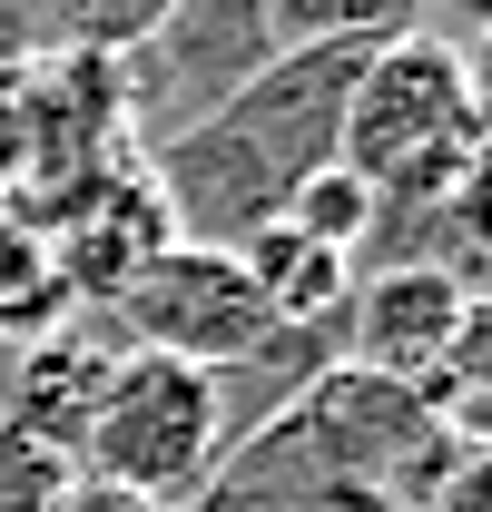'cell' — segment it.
<instances>
[{"label":"cell","instance_id":"1","mask_svg":"<svg viewBox=\"0 0 492 512\" xmlns=\"http://www.w3.org/2000/svg\"><path fill=\"white\" fill-rule=\"evenodd\" d=\"M355 40H306V50H266L237 89L187 119L158 148V207L187 247H246L256 227H276V207L306 188L315 168H335V119L355 89Z\"/></svg>","mask_w":492,"mask_h":512},{"label":"cell","instance_id":"2","mask_svg":"<svg viewBox=\"0 0 492 512\" xmlns=\"http://www.w3.org/2000/svg\"><path fill=\"white\" fill-rule=\"evenodd\" d=\"M335 168L374 207H453L463 188H483V89L463 40L443 30L374 40L335 119Z\"/></svg>","mask_w":492,"mask_h":512},{"label":"cell","instance_id":"3","mask_svg":"<svg viewBox=\"0 0 492 512\" xmlns=\"http://www.w3.org/2000/svg\"><path fill=\"white\" fill-rule=\"evenodd\" d=\"M227 394L217 375H197V365H168V355H119L109 365V394H99V414H89V434H79V473L89 483H119L138 503H197L207 493V473L227 463Z\"/></svg>","mask_w":492,"mask_h":512},{"label":"cell","instance_id":"4","mask_svg":"<svg viewBox=\"0 0 492 512\" xmlns=\"http://www.w3.org/2000/svg\"><path fill=\"white\" fill-rule=\"evenodd\" d=\"M128 335V355H168V365H197V375H227V365H256L286 325L266 316V286L246 276L237 247H168L128 276V296L109 306Z\"/></svg>","mask_w":492,"mask_h":512},{"label":"cell","instance_id":"5","mask_svg":"<svg viewBox=\"0 0 492 512\" xmlns=\"http://www.w3.org/2000/svg\"><path fill=\"white\" fill-rule=\"evenodd\" d=\"M345 335H355V375L424 394L433 375H453V355L483 335V286H463L443 256H404L374 266L345 296Z\"/></svg>","mask_w":492,"mask_h":512},{"label":"cell","instance_id":"6","mask_svg":"<svg viewBox=\"0 0 492 512\" xmlns=\"http://www.w3.org/2000/svg\"><path fill=\"white\" fill-rule=\"evenodd\" d=\"M168 237H178V227H168V207H158V188H148V178H99V188L69 207L60 247L40 256V266H50L60 286H79V296H109V306H119L128 276L168 247Z\"/></svg>","mask_w":492,"mask_h":512},{"label":"cell","instance_id":"7","mask_svg":"<svg viewBox=\"0 0 492 512\" xmlns=\"http://www.w3.org/2000/svg\"><path fill=\"white\" fill-rule=\"evenodd\" d=\"M109 345L99 335H40L30 355H20V375H10V434H30V444L50 453H79L89 434V414H99V394H109ZM79 473V463H69Z\"/></svg>","mask_w":492,"mask_h":512},{"label":"cell","instance_id":"8","mask_svg":"<svg viewBox=\"0 0 492 512\" xmlns=\"http://www.w3.org/2000/svg\"><path fill=\"white\" fill-rule=\"evenodd\" d=\"M266 10V40H286V50H306V40H404V30H424V0H256Z\"/></svg>","mask_w":492,"mask_h":512},{"label":"cell","instance_id":"9","mask_svg":"<svg viewBox=\"0 0 492 512\" xmlns=\"http://www.w3.org/2000/svg\"><path fill=\"white\" fill-rule=\"evenodd\" d=\"M178 0H50V40L69 60H99V69H128L158 30H168Z\"/></svg>","mask_w":492,"mask_h":512},{"label":"cell","instance_id":"10","mask_svg":"<svg viewBox=\"0 0 492 512\" xmlns=\"http://www.w3.org/2000/svg\"><path fill=\"white\" fill-rule=\"evenodd\" d=\"M374 217H384V207H374V197L355 188L345 168H315L306 188L276 207V227H296V237H315V247H335V256H355V247H365V227H374Z\"/></svg>","mask_w":492,"mask_h":512},{"label":"cell","instance_id":"11","mask_svg":"<svg viewBox=\"0 0 492 512\" xmlns=\"http://www.w3.org/2000/svg\"><path fill=\"white\" fill-rule=\"evenodd\" d=\"M69 493V453L30 444V434H10L0 424V512H50Z\"/></svg>","mask_w":492,"mask_h":512},{"label":"cell","instance_id":"12","mask_svg":"<svg viewBox=\"0 0 492 512\" xmlns=\"http://www.w3.org/2000/svg\"><path fill=\"white\" fill-rule=\"evenodd\" d=\"M20 276H40V247L0 217V316H20Z\"/></svg>","mask_w":492,"mask_h":512},{"label":"cell","instance_id":"13","mask_svg":"<svg viewBox=\"0 0 492 512\" xmlns=\"http://www.w3.org/2000/svg\"><path fill=\"white\" fill-rule=\"evenodd\" d=\"M50 512H158V503H138V493H119V483H89V473H69V493Z\"/></svg>","mask_w":492,"mask_h":512}]
</instances>
